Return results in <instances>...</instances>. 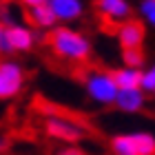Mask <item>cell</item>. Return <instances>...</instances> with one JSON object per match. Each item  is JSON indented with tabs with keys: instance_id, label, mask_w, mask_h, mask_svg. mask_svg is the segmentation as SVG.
<instances>
[{
	"instance_id": "ba28073f",
	"label": "cell",
	"mask_w": 155,
	"mask_h": 155,
	"mask_svg": "<svg viewBox=\"0 0 155 155\" xmlns=\"http://www.w3.org/2000/svg\"><path fill=\"white\" fill-rule=\"evenodd\" d=\"M146 95L142 87H133V89H120L117 95H115V102L113 107L120 111V113H126V115H135V113H142L144 107H146Z\"/></svg>"
},
{
	"instance_id": "3957f363",
	"label": "cell",
	"mask_w": 155,
	"mask_h": 155,
	"mask_svg": "<svg viewBox=\"0 0 155 155\" xmlns=\"http://www.w3.org/2000/svg\"><path fill=\"white\" fill-rule=\"evenodd\" d=\"M109 146L113 155H155V135L149 131L117 133L111 137Z\"/></svg>"
},
{
	"instance_id": "8992f818",
	"label": "cell",
	"mask_w": 155,
	"mask_h": 155,
	"mask_svg": "<svg viewBox=\"0 0 155 155\" xmlns=\"http://www.w3.org/2000/svg\"><path fill=\"white\" fill-rule=\"evenodd\" d=\"M5 38L9 45V51L13 53H29L40 42V31L33 29L29 22H16L5 27Z\"/></svg>"
},
{
	"instance_id": "ffe728a7",
	"label": "cell",
	"mask_w": 155,
	"mask_h": 155,
	"mask_svg": "<svg viewBox=\"0 0 155 155\" xmlns=\"http://www.w3.org/2000/svg\"><path fill=\"white\" fill-rule=\"evenodd\" d=\"M7 149H9V137H5V135H0V153H5Z\"/></svg>"
},
{
	"instance_id": "5b68a950",
	"label": "cell",
	"mask_w": 155,
	"mask_h": 155,
	"mask_svg": "<svg viewBox=\"0 0 155 155\" xmlns=\"http://www.w3.org/2000/svg\"><path fill=\"white\" fill-rule=\"evenodd\" d=\"M27 82V71L11 55L0 60V100H13Z\"/></svg>"
},
{
	"instance_id": "2e32d148",
	"label": "cell",
	"mask_w": 155,
	"mask_h": 155,
	"mask_svg": "<svg viewBox=\"0 0 155 155\" xmlns=\"http://www.w3.org/2000/svg\"><path fill=\"white\" fill-rule=\"evenodd\" d=\"M140 87L144 89L146 95H155V62H151L149 67L142 69V82Z\"/></svg>"
},
{
	"instance_id": "9c48e42d",
	"label": "cell",
	"mask_w": 155,
	"mask_h": 155,
	"mask_svg": "<svg viewBox=\"0 0 155 155\" xmlns=\"http://www.w3.org/2000/svg\"><path fill=\"white\" fill-rule=\"evenodd\" d=\"M47 5L51 7V11L58 18V25H69V22H78L84 11L87 5L84 0H47Z\"/></svg>"
},
{
	"instance_id": "7402d4cb",
	"label": "cell",
	"mask_w": 155,
	"mask_h": 155,
	"mask_svg": "<svg viewBox=\"0 0 155 155\" xmlns=\"http://www.w3.org/2000/svg\"><path fill=\"white\" fill-rule=\"evenodd\" d=\"M0 60H2V55H0Z\"/></svg>"
},
{
	"instance_id": "4fadbf2b",
	"label": "cell",
	"mask_w": 155,
	"mask_h": 155,
	"mask_svg": "<svg viewBox=\"0 0 155 155\" xmlns=\"http://www.w3.org/2000/svg\"><path fill=\"white\" fill-rule=\"evenodd\" d=\"M0 22L5 27L22 22V11H20V5H13L11 0L7 2H0Z\"/></svg>"
},
{
	"instance_id": "ac0fdd59",
	"label": "cell",
	"mask_w": 155,
	"mask_h": 155,
	"mask_svg": "<svg viewBox=\"0 0 155 155\" xmlns=\"http://www.w3.org/2000/svg\"><path fill=\"white\" fill-rule=\"evenodd\" d=\"M0 55H2V58L11 55L9 45H7V38H5V25H2V22H0Z\"/></svg>"
},
{
	"instance_id": "30bf717a",
	"label": "cell",
	"mask_w": 155,
	"mask_h": 155,
	"mask_svg": "<svg viewBox=\"0 0 155 155\" xmlns=\"http://www.w3.org/2000/svg\"><path fill=\"white\" fill-rule=\"evenodd\" d=\"M95 9L104 20L120 25L126 18H131L133 5H131V0H95Z\"/></svg>"
},
{
	"instance_id": "9a60e30c",
	"label": "cell",
	"mask_w": 155,
	"mask_h": 155,
	"mask_svg": "<svg viewBox=\"0 0 155 155\" xmlns=\"http://www.w3.org/2000/svg\"><path fill=\"white\" fill-rule=\"evenodd\" d=\"M137 13H140V20L144 22V27H153L155 29V0H140Z\"/></svg>"
},
{
	"instance_id": "8fae6325",
	"label": "cell",
	"mask_w": 155,
	"mask_h": 155,
	"mask_svg": "<svg viewBox=\"0 0 155 155\" xmlns=\"http://www.w3.org/2000/svg\"><path fill=\"white\" fill-rule=\"evenodd\" d=\"M25 18H27V22L38 31H51L53 27L58 25V18H55V13L51 11V7L47 2L25 9Z\"/></svg>"
},
{
	"instance_id": "6da1fadb",
	"label": "cell",
	"mask_w": 155,
	"mask_h": 155,
	"mask_svg": "<svg viewBox=\"0 0 155 155\" xmlns=\"http://www.w3.org/2000/svg\"><path fill=\"white\" fill-rule=\"evenodd\" d=\"M47 42L51 51L64 62L82 64L93 55V45L87 33L80 29H73L71 25H55L47 36Z\"/></svg>"
},
{
	"instance_id": "5bb4252c",
	"label": "cell",
	"mask_w": 155,
	"mask_h": 155,
	"mask_svg": "<svg viewBox=\"0 0 155 155\" xmlns=\"http://www.w3.org/2000/svg\"><path fill=\"white\" fill-rule=\"evenodd\" d=\"M122 64L126 67H135V69H144L146 64V53L144 49H122Z\"/></svg>"
},
{
	"instance_id": "7a4b0ae2",
	"label": "cell",
	"mask_w": 155,
	"mask_h": 155,
	"mask_svg": "<svg viewBox=\"0 0 155 155\" xmlns=\"http://www.w3.org/2000/svg\"><path fill=\"white\" fill-rule=\"evenodd\" d=\"M82 87L84 93L93 104L97 107H113L115 95H117V84L113 71H104V69H91L82 75Z\"/></svg>"
},
{
	"instance_id": "7c38bea8",
	"label": "cell",
	"mask_w": 155,
	"mask_h": 155,
	"mask_svg": "<svg viewBox=\"0 0 155 155\" xmlns=\"http://www.w3.org/2000/svg\"><path fill=\"white\" fill-rule=\"evenodd\" d=\"M113 78H115L117 89H133V87H140V82H142V69L122 64L113 71Z\"/></svg>"
},
{
	"instance_id": "52a82bcc",
	"label": "cell",
	"mask_w": 155,
	"mask_h": 155,
	"mask_svg": "<svg viewBox=\"0 0 155 155\" xmlns=\"http://www.w3.org/2000/svg\"><path fill=\"white\" fill-rule=\"evenodd\" d=\"M115 38L122 49H140L144 47V40H146V27L135 18H126L124 22L117 25Z\"/></svg>"
},
{
	"instance_id": "e0dca14e",
	"label": "cell",
	"mask_w": 155,
	"mask_h": 155,
	"mask_svg": "<svg viewBox=\"0 0 155 155\" xmlns=\"http://www.w3.org/2000/svg\"><path fill=\"white\" fill-rule=\"evenodd\" d=\"M55 155H87V153L75 144H67V146H62L60 151H55Z\"/></svg>"
},
{
	"instance_id": "d6986e66",
	"label": "cell",
	"mask_w": 155,
	"mask_h": 155,
	"mask_svg": "<svg viewBox=\"0 0 155 155\" xmlns=\"http://www.w3.org/2000/svg\"><path fill=\"white\" fill-rule=\"evenodd\" d=\"M42 2H47V0H18V5L25 7V9H29V7H36V5H42Z\"/></svg>"
},
{
	"instance_id": "277c9868",
	"label": "cell",
	"mask_w": 155,
	"mask_h": 155,
	"mask_svg": "<svg viewBox=\"0 0 155 155\" xmlns=\"http://www.w3.org/2000/svg\"><path fill=\"white\" fill-rule=\"evenodd\" d=\"M42 126H45V133L49 137L58 140V142H64V144H78L87 135V129L78 120L60 115V113H49L45 117V124Z\"/></svg>"
},
{
	"instance_id": "44dd1931",
	"label": "cell",
	"mask_w": 155,
	"mask_h": 155,
	"mask_svg": "<svg viewBox=\"0 0 155 155\" xmlns=\"http://www.w3.org/2000/svg\"><path fill=\"white\" fill-rule=\"evenodd\" d=\"M0 2H7V0H0Z\"/></svg>"
}]
</instances>
